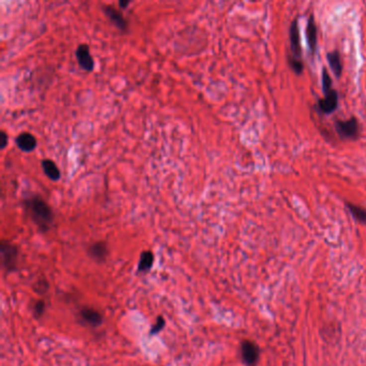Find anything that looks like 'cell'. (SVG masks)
Segmentation results:
<instances>
[{"instance_id": "cell-22", "label": "cell", "mask_w": 366, "mask_h": 366, "mask_svg": "<svg viewBox=\"0 0 366 366\" xmlns=\"http://www.w3.org/2000/svg\"><path fill=\"white\" fill-rule=\"evenodd\" d=\"M130 1H128V0H120V1L118 2L120 9H126L128 5H129Z\"/></svg>"}, {"instance_id": "cell-8", "label": "cell", "mask_w": 366, "mask_h": 366, "mask_svg": "<svg viewBox=\"0 0 366 366\" xmlns=\"http://www.w3.org/2000/svg\"><path fill=\"white\" fill-rule=\"evenodd\" d=\"M103 11L107 18L110 19L116 28H118L120 31L128 30V21L120 11H118L116 8H114L112 5H104Z\"/></svg>"}, {"instance_id": "cell-19", "label": "cell", "mask_w": 366, "mask_h": 366, "mask_svg": "<svg viewBox=\"0 0 366 366\" xmlns=\"http://www.w3.org/2000/svg\"><path fill=\"white\" fill-rule=\"evenodd\" d=\"M289 65H290V67H291V68H292L293 71H294L296 74L302 73L303 68H304V65H303V63L301 62V60H296V59H293V58L289 57Z\"/></svg>"}, {"instance_id": "cell-12", "label": "cell", "mask_w": 366, "mask_h": 366, "mask_svg": "<svg viewBox=\"0 0 366 366\" xmlns=\"http://www.w3.org/2000/svg\"><path fill=\"white\" fill-rule=\"evenodd\" d=\"M41 167L43 169L44 174L49 178L51 181L56 182L60 179V171L57 167V165L51 159H44L41 161Z\"/></svg>"}, {"instance_id": "cell-21", "label": "cell", "mask_w": 366, "mask_h": 366, "mask_svg": "<svg viewBox=\"0 0 366 366\" xmlns=\"http://www.w3.org/2000/svg\"><path fill=\"white\" fill-rule=\"evenodd\" d=\"M1 144H0V146H1V148L3 150V148H5L6 146V143H8V135H6V133L4 131H1Z\"/></svg>"}, {"instance_id": "cell-6", "label": "cell", "mask_w": 366, "mask_h": 366, "mask_svg": "<svg viewBox=\"0 0 366 366\" xmlns=\"http://www.w3.org/2000/svg\"><path fill=\"white\" fill-rule=\"evenodd\" d=\"M76 56L80 67L87 72H92L94 68V62L87 44H80L76 51Z\"/></svg>"}, {"instance_id": "cell-17", "label": "cell", "mask_w": 366, "mask_h": 366, "mask_svg": "<svg viewBox=\"0 0 366 366\" xmlns=\"http://www.w3.org/2000/svg\"><path fill=\"white\" fill-rule=\"evenodd\" d=\"M322 88L324 93L333 90V87H332V80L327 69H323L322 71Z\"/></svg>"}, {"instance_id": "cell-11", "label": "cell", "mask_w": 366, "mask_h": 366, "mask_svg": "<svg viewBox=\"0 0 366 366\" xmlns=\"http://www.w3.org/2000/svg\"><path fill=\"white\" fill-rule=\"evenodd\" d=\"M306 39H307V45L310 49L311 53H315L317 47V25L315 22L314 15H310V17L308 18L306 27Z\"/></svg>"}, {"instance_id": "cell-14", "label": "cell", "mask_w": 366, "mask_h": 366, "mask_svg": "<svg viewBox=\"0 0 366 366\" xmlns=\"http://www.w3.org/2000/svg\"><path fill=\"white\" fill-rule=\"evenodd\" d=\"M328 62L331 66L332 71L334 72V74L337 78H340L342 76V71H343V65H342L340 52L334 51L332 53H329L328 54Z\"/></svg>"}, {"instance_id": "cell-3", "label": "cell", "mask_w": 366, "mask_h": 366, "mask_svg": "<svg viewBox=\"0 0 366 366\" xmlns=\"http://www.w3.org/2000/svg\"><path fill=\"white\" fill-rule=\"evenodd\" d=\"M18 258L17 248L11 243L3 241L1 243V260L2 266L6 271H14L16 269Z\"/></svg>"}, {"instance_id": "cell-7", "label": "cell", "mask_w": 366, "mask_h": 366, "mask_svg": "<svg viewBox=\"0 0 366 366\" xmlns=\"http://www.w3.org/2000/svg\"><path fill=\"white\" fill-rule=\"evenodd\" d=\"M318 110L323 114H330L334 112L338 106V93L335 90L324 93V98L318 101Z\"/></svg>"}, {"instance_id": "cell-18", "label": "cell", "mask_w": 366, "mask_h": 366, "mask_svg": "<svg viewBox=\"0 0 366 366\" xmlns=\"http://www.w3.org/2000/svg\"><path fill=\"white\" fill-rule=\"evenodd\" d=\"M164 327H165V318H164V317H161V316H159V317L157 318V320H156L155 324L153 325V328L151 329V334H152V335H154V334L159 333V332H160L162 329H164Z\"/></svg>"}, {"instance_id": "cell-16", "label": "cell", "mask_w": 366, "mask_h": 366, "mask_svg": "<svg viewBox=\"0 0 366 366\" xmlns=\"http://www.w3.org/2000/svg\"><path fill=\"white\" fill-rule=\"evenodd\" d=\"M347 207L349 208V211L352 214V216H354L358 221L365 223L366 225V209L365 208H362L359 205L352 204V203H347Z\"/></svg>"}, {"instance_id": "cell-20", "label": "cell", "mask_w": 366, "mask_h": 366, "mask_svg": "<svg viewBox=\"0 0 366 366\" xmlns=\"http://www.w3.org/2000/svg\"><path fill=\"white\" fill-rule=\"evenodd\" d=\"M45 310V303L44 301H38L35 304V307H33V314H35L36 317H41Z\"/></svg>"}, {"instance_id": "cell-13", "label": "cell", "mask_w": 366, "mask_h": 366, "mask_svg": "<svg viewBox=\"0 0 366 366\" xmlns=\"http://www.w3.org/2000/svg\"><path fill=\"white\" fill-rule=\"evenodd\" d=\"M90 255L92 256V258L96 261L102 262L105 260L106 256H107V247L105 245V243L103 242H97L93 243L92 245L90 247Z\"/></svg>"}, {"instance_id": "cell-4", "label": "cell", "mask_w": 366, "mask_h": 366, "mask_svg": "<svg viewBox=\"0 0 366 366\" xmlns=\"http://www.w3.org/2000/svg\"><path fill=\"white\" fill-rule=\"evenodd\" d=\"M243 362L247 366H256L260 358V349L254 342L244 341L241 346Z\"/></svg>"}, {"instance_id": "cell-5", "label": "cell", "mask_w": 366, "mask_h": 366, "mask_svg": "<svg viewBox=\"0 0 366 366\" xmlns=\"http://www.w3.org/2000/svg\"><path fill=\"white\" fill-rule=\"evenodd\" d=\"M289 37H290L291 52H292V55H291L290 57L296 59V60H301L302 49H301V37H300L297 18H294L293 22L291 23L290 29H289Z\"/></svg>"}, {"instance_id": "cell-9", "label": "cell", "mask_w": 366, "mask_h": 366, "mask_svg": "<svg viewBox=\"0 0 366 366\" xmlns=\"http://www.w3.org/2000/svg\"><path fill=\"white\" fill-rule=\"evenodd\" d=\"M15 142L19 150L25 153L35 151V148L37 147V139L35 135H32L29 132H23L17 135Z\"/></svg>"}, {"instance_id": "cell-1", "label": "cell", "mask_w": 366, "mask_h": 366, "mask_svg": "<svg viewBox=\"0 0 366 366\" xmlns=\"http://www.w3.org/2000/svg\"><path fill=\"white\" fill-rule=\"evenodd\" d=\"M26 208L32 221L42 232L49 231L54 222V214L50 205L39 195H33L26 201Z\"/></svg>"}, {"instance_id": "cell-2", "label": "cell", "mask_w": 366, "mask_h": 366, "mask_svg": "<svg viewBox=\"0 0 366 366\" xmlns=\"http://www.w3.org/2000/svg\"><path fill=\"white\" fill-rule=\"evenodd\" d=\"M335 129L342 139L355 140L359 135V121L355 117L347 120H337Z\"/></svg>"}, {"instance_id": "cell-10", "label": "cell", "mask_w": 366, "mask_h": 366, "mask_svg": "<svg viewBox=\"0 0 366 366\" xmlns=\"http://www.w3.org/2000/svg\"><path fill=\"white\" fill-rule=\"evenodd\" d=\"M81 319L86 324L92 325V327H99L102 323V316L98 310L92 307H84L80 311Z\"/></svg>"}, {"instance_id": "cell-15", "label": "cell", "mask_w": 366, "mask_h": 366, "mask_svg": "<svg viewBox=\"0 0 366 366\" xmlns=\"http://www.w3.org/2000/svg\"><path fill=\"white\" fill-rule=\"evenodd\" d=\"M153 263H154V254L150 252V250H145V252L142 253L140 257L138 271L139 272H147V271L153 267Z\"/></svg>"}]
</instances>
